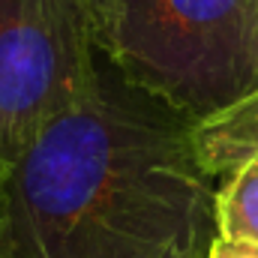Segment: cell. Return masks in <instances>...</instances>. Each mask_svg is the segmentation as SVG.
Here are the masks:
<instances>
[{
	"mask_svg": "<svg viewBox=\"0 0 258 258\" xmlns=\"http://www.w3.org/2000/svg\"><path fill=\"white\" fill-rule=\"evenodd\" d=\"M0 258H12V246L9 243H0Z\"/></svg>",
	"mask_w": 258,
	"mask_h": 258,
	"instance_id": "obj_7",
	"label": "cell"
},
{
	"mask_svg": "<svg viewBox=\"0 0 258 258\" xmlns=\"http://www.w3.org/2000/svg\"><path fill=\"white\" fill-rule=\"evenodd\" d=\"M192 141L204 171L213 180L228 177L234 168L258 156V87L222 111L198 120L192 126Z\"/></svg>",
	"mask_w": 258,
	"mask_h": 258,
	"instance_id": "obj_4",
	"label": "cell"
},
{
	"mask_svg": "<svg viewBox=\"0 0 258 258\" xmlns=\"http://www.w3.org/2000/svg\"><path fill=\"white\" fill-rule=\"evenodd\" d=\"M93 3H96V6H99V3H102V0H93Z\"/></svg>",
	"mask_w": 258,
	"mask_h": 258,
	"instance_id": "obj_8",
	"label": "cell"
},
{
	"mask_svg": "<svg viewBox=\"0 0 258 258\" xmlns=\"http://www.w3.org/2000/svg\"><path fill=\"white\" fill-rule=\"evenodd\" d=\"M216 225L219 237L258 246V156L222 177L216 189Z\"/></svg>",
	"mask_w": 258,
	"mask_h": 258,
	"instance_id": "obj_5",
	"label": "cell"
},
{
	"mask_svg": "<svg viewBox=\"0 0 258 258\" xmlns=\"http://www.w3.org/2000/svg\"><path fill=\"white\" fill-rule=\"evenodd\" d=\"M93 0H0V171H12L105 66Z\"/></svg>",
	"mask_w": 258,
	"mask_h": 258,
	"instance_id": "obj_3",
	"label": "cell"
},
{
	"mask_svg": "<svg viewBox=\"0 0 258 258\" xmlns=\"http://www.w3.org/2000/svg\"><path fill=\"white\" fill-rule=\"evenodd\" d=\"M207 258H258V246L255 243H243V240L216 237Z\"/></svg>",
	"mask_w": 258,
	"mask_h": 258,
	"instance_id": "obj_6",
	"label": "cell"
},
{
	"mask_svg": "<svg viewBox=\"0 0 258 258\" xmlns=\"http://www.w3.org/2000/svg\"><path fill=\"white\" fill-rule=\"evenodd\" d=\"M99 27L129 84L195 123L258 87V0H102Z\"/></svg>",
	"mask_w": 258,
	"mask_h": 258,
	"instance_id": "obj_2",
	"label": "cell"
},
{
	"mask_svg": "<svg viewBox=\"0 0 258 258\" xmlns=\"http://www.w3.org/2000/svg\"><path fill=\"white\" fill-rule=\"evenodd\" d=\"M192 126L105 60L93 93L6 174L12 258H207L219 186Z\"/></svg>",
	"mask_w": 258,
	"mask_h": 258,
	"instance_id": "obj_1",
	"label": "cell"
}]
</instances>
